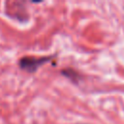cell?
<instances>
[{
	"instance_id": "1",
	"label": "cell",
	"mask_w": 124,
	"mask_h": 124,
	"mask_svg": "<svg viewBox=\"0 0 124 124\" xmlns=\"http://www.w3.org/2000/svg\"><path fill=\"white\" fill-rule=\"evenodd\" d=\"M53 58L51 56H43V57H34V56H24L19 60V67L29 73H35L41 66L47 63Z\"/></svg>"
},
{
	"instance_id": "2",
	"label": "cell",
	"mask_w": 124,
	"mask_h": 124,
	"mask_svg": "<svg viewBox=\"0 0 124 124\" xmlns=\"http://www.w3.org/2000/svg\"><path fill=\"white\" fill-rule=\"evenodd\" d=\"M62 74H63L65 77H67L68 78H70L71 80L75 81V82H78V78H79L78 74L75 70H73V69H65V70L62 71Z\"/></svg>"
}]
</instances>
